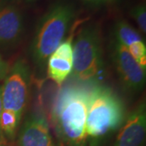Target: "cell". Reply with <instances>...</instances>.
I'll list each match as a JSON object with an SVG mask.
<instances>
[{
    "mask_svg": "<svg viewBox=\"0 0 146 146\" xmlns=\"http://www.w3.org/2000/svg\"><path fill=\"white\" fill-rule=\"evenodd\" d=\"M31 82V72L23 59H17L11 67L2 88L3 107L22 119L27 106Z\"/></svg>",
    "mask_w": 146,
    "mask_h": 146,
    "instance_id": "obj_5",
    "label": "cell"
},
{
    "mask_svg": "<svg viewBox=\"0 0 146 146\" xmlns=\"http://www.w3.org/2000/svg\"><path fill=\"white\" fill-rule=\"evenodd\" d=\"M127 50L136 62L146 70V45L144 40L136 42L127 47Z\"/></svg>",
    "mask_w": 146,
    "mask_h": 146,
    "instance_id": "obj_13",
    "label": "cell"
},
{
    "mask_svg": "<svg viewBox=\"0 0 146 146\" xmlns=\"http://www.w3.org/2000/svg\"><path fill=\"white\" fill-rule=\"evenodd\" d=\"M110 58L123 90L127 94L142 91L146 82V70L131 57L127 48L112 39Z\"/></svg>",
    "mask_w": 146,
    "mask_h": 146,
    "instance_id": "obj_6",
    "label": "cell"
},
{
    "mask_svg": "<svg viewBox=\"0 0 146 146\" xmlns=\"http://www.w3.org/2000/svg\"><path fill=\"white\" fill-rule=\"evenodd\" d=\"M73 42L72 71L70 77L80 84L96 81L104 68L100 25L97 22L84 25Z\"/></svg>",
    "mask_w": 146,
    "mask_h": 146,
    "instance_id": "obj_4",
    "label": "cell"
},
{
    "mask_svg": "<svg viewBox=\"0 0 146 146\" xmlns=\"http://www.w3.org/2000/svg\"><path fill=\"white\" fill-rule=\"evenodd\" d=\"M46 67L47 76L60 88L72 74V61L53 53L48 58Z\"/></svg>",
    "mask_w": 146,
    "mask_h": 146,
    "instance_id": "obj_10",
    "label": "cell"
},
{
    "mask_svg": "<svg viewBox=\"0 0 146 146\" xmlns=\"http://www.w3.org/2000/svg\"><path fill=\"white\" fill-rule=\"evenodd\" d=\"M9 69H10V67L7 62H6L0 55V80H3L5 79L7 73L9 72Z\"/></svg>",
    "mask_w": 146,
    "mask_h": 146,
    "instance_id": "obj_16",
    "label": "cell"
},
{
    "mask_svg": "<svg viewBox=\"0 0 146 146\" xmlns=\"http://www.w3.org/2000/svg\"><path fill=\"white\" fill-rule=\"evenodd\" d=\"M131 16L136 21L142 33H146V8L144 3L135 6L131 11Z\"/></svg>",
    "mask_w": 146,
    "mask_h": 146,
    "instance_id": "obj_14",
    "label": "cell"
},
{
    "mask_svg": "<svg viewBox=\"0 0 146 146\" xmlns=\"http://www.w3.org/2000/svg\"><path fill=\"white\" fill-rule=\"evenodd\" d=\"M0 146H7V145H3V144H0Z\"/></svg>",
    "mask_w": 146,
    "mask_h": 146,
    "instance_id": "obj_18",
    "label": "cell"
},
{
    "mask_svg": "<svg viewBox=\"0 0 146 146\" xmlns=\"http://www.w3.org/2000/svg\"><path fill=\"white\" fill-rule=\"evenodd\" d=\"M21 119L14 112L3 110L0 118V128L4 139L13 141L16 136Z\"/></svg>",
    "mask_w": 146,
    "mask_h": 146,
    "instance_id": "obj_12",
    "label": "cell"
},
{
    "mask_svg": "<svg viewBox=\"0 0 146 146\" xmlns=\"http://www.w3.org/2000/svg\"><path fill=\"white\" fill-rule=\"evenodd\" d=\"M24 29V17L18 7L7 4L0 7V47L19 43Z\"/></svg>",
    "mask_w": 146,
    "mask_h": 146,
    "instance_id": "obj_9",
    "label": "cell"
},
{
    "mask_svg": "<svg viewBox=\"0 0 146 146\" xmlns=\"http://www.w3.org/2000/svg\"><path fill=\"white\" fill-rule=\"evenodd\" d=\"M84 3L95 7H106L115 4L119 3L120 0H82Z\"/></svg>",
    "mask_w": 146,
    "mask_h": 146,
    "instance_id": "obj_15",
    "label": "cell"
},
{
    "mask_svg": "<svg viewBox=\"0 0 146 146\" xmlns=\"http://www.w3.org/2000/svg\"><path fill=\"white\" fill-rule=\"evenodd\" d=\"M127 115L125 105L113 89L98 84L92 86L86 119L88 146H99L119 130Z\"/></svg>",
    "mask_w": 146,
    "mask_h": 146,
    "instance_id": "obj_2",
    "label": "cell"
},
{
    "mask_svg": "<svg viewBox=\"0 0 146 146\" xmlns=\"http://www.w3.org/2000/svg\"><path fill=\"white\" fill-rule=\"evenodd\" d=\"M75 6L67 0H58L40 18L30 45L32 60L43 71L48 58L64 40L76 18Z\"/></svg>",
    "mask_w": 146,
    "mask_h": 146,
    "instance_id": "obj_3",
    "label": "cell"
},
{
    "mask_svg": "<svg viewBox=\"0 0 146 146\" xmlns=\"http://www.w3.org/2000/svg\"><path fill=\"white\" fill-rule=\"evenodd\" d=\"M3 110V102H2V88L0 86V118H1V115H2V112ZM4 137L2 134V131H1V128H0V144H3V142L4 141Z\"/></svg>",
    "mask_w": 146,
    "mask_h": 146,
    "instance_id": "obj_17",
    "label": "cell"
},
{
    "mask_svg": "<svg viewBox=\"0 0 146 146\" xmlns=\"http://www.w3.org/2000/svg\"><path fill=\"white\" fill-rule=\"evenodd\" d=\"M146 136V104L141 100L127 115L113 146H143Z\"/></svg>",
    "mask_w": 146,
    "mask_h": 146,
    "instance_id": "obj_8",
    "label": "cell"
},
{
    "mask_svg": "<svg viewBox=\"0 0 146 146\" xmlns=\"http://www.w3.org/2000/svg\"><path fill=\"white\" fill-rule=\"evenodd\" d=\"M113 40L127 48L131 44L143 40L141 34L125 20H118L113 26Z\"/></svg>",
    "mask_w": 146,
    "mask_h": 146,
    "instance_id": "obj_11",
    "label": "cell"
},
{
    "mask_svg": "<svg viewBox=\"0 0 146 146\" xmlns=\"http://www.w3.org/2000/svg\"><path fill=\"white\" fill-rule=\"evenodd\" d=\"M18 146H59L53 139L46 114L41 110L30 112L21 126Z\"/></svg>",
    "mask_w": 146,
    "mask_h": 146,
    "instance_id": "obj_7",
    "label": "cell"
},
{
    "mask_svg": "<svg viewBox=\"0 0 146 146\" xmlns=\"http://www.w3.org/2000/svg\"><path fill=\"white\" fill-rule=\"evenodd\" d=\"M90 88L84 84L60 87L50 110V123L59 146H88L86 119Z\"/></svg>",
    "mask_w": 146,
    "mask_h": 146,
    "instance_id": "obj_1",
    "label": "cell"
}]
</instances>
